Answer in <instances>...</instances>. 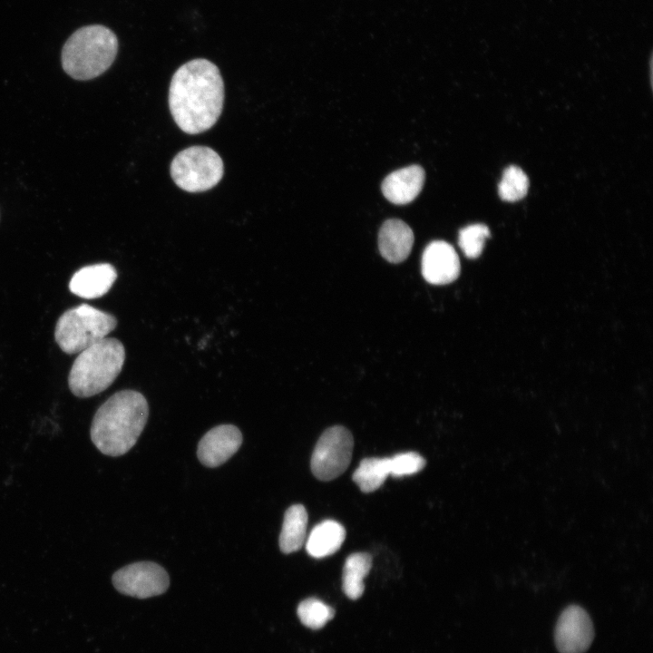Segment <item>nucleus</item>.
Listing matches in <instances>:
<instances>
[{
  "mask_svg": "<svg viewBox=\"0 0 653 653\" xmlns=\"http://www.w3.org/2000/svg\"><path fill=\"white\" fill-rule=\"evenodd\" d=\"M224 84L219 68L207 59H193L173 74L169 106L177 125L197 134L211 128L223 107Z\"/></svg>",
  "mask_w": 653,
  "mask_h": 653,
  "instance_id": "obj_1",
  "label": "nucleus"
},
{
  "mask_svg": "<svg viewBox=\"0 0 653 653\" xmlns=\"http://www.w3.org/2000/svg\"><path fill=\"white\" fill-rule=\"evenodd\" d=\"M148 415L147 400L140 392L119 391L96 411L91 426V439L103 454L122 455L136 443Z\"/></svg>",
  "mask_w": 653,
  "mask_h": 653,
  "instance_id": "obj_2",
  "label": "nucleus"
},
{
  "mask_svg": "<svg viewBox=\"0 0 653 653\" xmlns=\"http://www.w3.org/2000/svg\"><path fill=\"white\" fill-rule=\"evenodd\" d=\"M118 50L115 34L102 24L77 29L62 50V66L75 80H91L110 68Z\"/></svg>",
  "mask_w": 653,
  "mask_h": 653,
  "instance_id": "obj_3",
  "label": "nucleus"
},
{
  "mask_svg": "<svg viewBox=\"0 0 653 653\" xmlns=\"http://www.w3.org/2000/svg\"><path fill=\"white\" fill-rule=\"evenodd\" d=\"M125 349L121 341L105 337L80 352L69 376L71 392L78 397H90L107 389L122 371Z\"/></svg>",
  "mask_w": 653,
  "mask_h": 653,
  "instance_id": "obj_4",
  "label": "nucleus"
},
{
  "mask_svg": "<svg viewBox=\"0 0 653 653\" xmlns=\"http://www.w3.org/2000/svg\"><path fill=\"white\" fill-rule=\"evenodd\" d=\"M116 318L87 304L66 310L57 320L54 337L66 354H76L106 337Z\"/></svg>",
  "mask_w": 653,
  "mask_h": 653,
  "instance_id": "obj_5",
  "label": "nucleus"
},
{
  "mask_svg": "<svg viewBox=\"0 0 653 653\" xmlns=\"http://www.w3.org/2000/svg\"><path fill=\"white\" fill-rule=\"evenodd\" d=\"M219 155L205 146H191L180 151L171 164V175L178 187L201 192L216 186L223 176Z\"/></svg>",
  "mask_w": 653,
  "mask_h": 653,
  "instance_id": "obj_6",
  "label": "nucleus"
},
{
  "mask_svg": "<svg viewBox=\"0 0 653 653\" xmlns=\"http://www.w3.org/2000/svg\"><path fill=\"white\" fill-rule=\"evenodd\" d=\"M354 439L349 430L336 425L327 428L319 437L311 457V471L321 481H331L348 467L353 453Z\"/></svg>",
  "mask_w": 653,
  "mask_h": 653,
  "instance_id": "obj_7",
  "label": "nucleus"
},
{
  "mask_svg": "<svg viewBox=\"0 0 653 653\" xmlns=\"http://www.w3.org/2000/svg\"><path fill=\"white\" fill-rule=\"evenodd\" d=\"M112 583L124 595L147 599L164 593L170 585V579L167 571L159 564L140 561L117 570L112 576Z\"/></svg>",
  "mask_w": 653,
  "mask_h": 653,
  "instance_id": "obj_8",
  "label": "nucleus"
},
{
  "mask_svg": "<svg viewBox=\"0 0 653 653\" xmlns=\"http://www.w3.org/2000/svg\"><path fill=\"white\" fill-rule=\"evenodd\" d=\"M554 638L560 653H584L594 638L589 614L580 606L567 607L559 617Z\"/></svg>",
  "mask_w": 653,
  "mask_h": 653,
  "instance_id": "obj_9",
  "label": "nucleus"
},
{
  "mask_svg": "<svg viewBox=\"0 0 653 653\" xmlns=\"http://www.w3.org/2000/svg\"><path fill=\"white\" fill-rule=\"evenodd\" d=\"M242 434L232 424H220L210 429L200 439L197 455L200 462L210 468L221 465L240 447Z\"/></svg>",
  "mask_w": 653,
  "mask_h": 653,
  "instance_id": "obj_10",
  "label": "nucleus"
},
{
  "mask_svg": "<svg viewBox=\"0 0 653 653\" xmlns=\"http://www.w3.org/2000/svg\"><path fill=\"white\" fill-rule=\"evenodd\" d=\"M422 274L434 285L454 281L460 274V260L453 247L443 240L428 244L422 256Z\"/></svg>",
  "mask_w": 653,
  "mask_h": 653,
  "instance_id": "obj_11",
  "label": "nucleus"
},
{
  "mask_svg": "<svg viewBox=\"0 0 653 653\" xmlns=\"http://www.w3.org/2000/svg\"><path fill=\"white\" fill-rule=\"evenodd\" d=\"M117 278L114 267L100 263L83 267L76 271L70 282V291L83 298H97L105 295Z\"/></svg>",
  "mask_w": 653,
  "mask_h": 653,
  "instance_id": "obj_12",
  "label": "nucleus"
},
{
  "mask_svg": "<svg viewBox=\"0 0 653 653\" xmlns=\"http://www.w3.org/2000/svg\"><path fill=\"white\" fill-rule=\"evenodd\" d=\"M424 178V171L421 166L404 167L390 173L384 180L381 187L382 192L392 203L407 204L421 192Z\"/></svg>",
  "mask_w": 653,
  "mask_h": 653,
  "instance_id": "obj_13",
  "label": "nucleus"
},
{
  "mask_svg": "<svg viewBox=\"0 0 653 653\" xmlns=\"http://www.w3.org/2000/svg\"><path fill=\"white\" fill-rule=\"evenodd\" d=\"M414 239L413 230L403 220L387 219L379 230V251L387 261L400 263L409 256Z\"/></svg>",
  "mask_w": 653,
  "mask_h": 653,
  "instance_id": "obj_14",
  "label": "nucleus"
},
{
  "mask_svg": "<svg viewBox=\"0 0 653 653\" xmlns=\"http://www.w3.org/2000/svg\"><path fill=\"white\" fill-rule=\"evenodd\" d=\"M346 538V530L334 520L316 525L306 541V550L314 558H324L336 552Z\"/></svg>",
  "mask_w": 653,
  "mask_h": 653,
  "instance_id": "obj_15",
  "label": "nucleus"
},
{
  "mask_svg": "<svg viewBox=\"0 0 653 653\" xmlns=\"http://www.w3.org/2000/svg\"><path fill=\"white\" fill-rule=\"evenodd\" d=\"M307 521L303 505L294 504L288 508L279 535V548L283 553L289 554L301 549L306 541Z\"/></svg>",
  "mask_w": 653,
  "mask_h": 653,
  "instance_id": "obj_16",
  "label": "nucleus"
},
{
  "mask_svg": "<svg viewBox=\"0 0 653 653\" xmlns=\"http://www.w3.org/2000/svg\"><path fill=\"white\" fill-rule=\"evenodd\" d=\"M372 567V556L366 552L350 554L344 564L342 589L350 599H357L365 590L364 580Z\"/></svg>",
  "mask_w": 653,
  "mask_h": 653,
  "instance_id": "obj_17",
  "label": "nucleus"
},
{
  "mask_svg": "<svg viewBox=\"0 0 653 653\" xmlns=\"http://www.w3.org/2000/svg\"><path fill=\"white\" fill-rule=\"evenodd\" d=\"M388 475V458L370 457L360 462L352 478L363 492L368 493L377 490Z\"/></svg>",
  "mask_w": 653,
  "mask_h": 653,
  "instance_id": "obj_18",
  "label": "nucleus"
},
{
  "mask_svg": "<svg viewBox=\"0 0 653 653\" xmlns=\"http://www.w3.org/2000/svg\"><path fill=\"white\" fill-rule=\"evenodd\" d=\"M302 624L311 629L323 628L335 615L334 609L316 598L301 601L297 609Z\"/></svg>",
  "mask_w": 653,
  "mask_h": 653,
  "instance_id": "obj_19",
  "label": "nucleus"
},
{
  "mask_svg": "<svg viewBox=\"0 0 653 653\" xmlns=\"http://www.w3.org/2000/svg\"><path fill=\"white\" fill-rule=\"evenodd\" d=\"M529 180L525 172L517 166L505 169L499 183V196L505 201H517L528 192Z\"/></svg>",
  "mask_w": 653,
  "mask_h": 653,
  "instance_id": "obj_20",
  "label": "nucleus"
},
{
  "mask_svg": "<svg viewBox=\"0 0 653 653\" xmlns=\"http://www.w3.org/2000/svg\"><path fill=\"white\" fill-rule=\"evenodd\" d=\"M490 230L484 224H473L464 227L459 231L458 244L469 258H478L483 249Z\"/></svg>",
  "mask_w": 653,
  "mask_h": 653,
  "instance_id": "obj_21",
  "label": "nucleus"
},
{
  "mask_svg": "<svg viewBox=\"0 0 653 653\" xmlns=\"http://www.w3.org/2000/svg\"><path fill=\"white\" fill-rule=\"evenodd\" d=\"M425 463L424 458L415 452L397 453L388 458L389 474L394 477L412 475L422 471Z\"/></svg>",
  "mask_w": 653,
  "mask_h": 653,
  "instance_id": "obj_22",
  "label": "nucleus"
}]
</instances>
